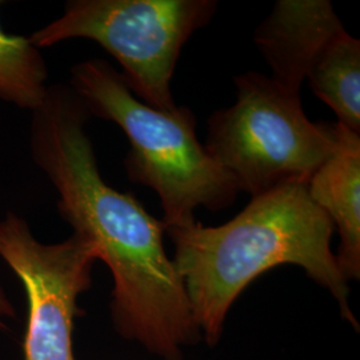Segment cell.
I'll return each instance as SVG.
<instances>
[{"label":"cell","mask_w":360,"mask_h":360,"mask_svg":"<svg viewBox=\"0 0 360 360\" xmlns=\"http://www.w3.org/2000/svg\"><path fill=\"white\" fill-rule=\"evenodd\" d=\"M90 116L70 86H50L32 111L31 158L58 193L60 217L112 274L116 331L159 359L183 360L202 335L165 248L166 226L104 181L86 129Z\"/></svg>","instance_id":"cell-1"},{"label":"cell","mask_w":360,"mask_h":360,"mask_svg":"<svg viewBox=\"0 0 360 360\" xmlns=\"http://www.w3.org/2000/svg\"><path fill=\"white\" fill-rule=\"evenodd\" d=\"M334 224L309 198V183H288L251 198L235 218L218 227L193 220L172 226L174 264L193 319L208 346H217L233 302L257 276L283 264L303 269L326 288L356 331L349 287L331 250Z\"/></svg>","instance_id":"cell-2"},{"label":"cell","mask_w":360,"mask_h":360,"mask_svg":"<svg viewBox=\"0 0 360 360\" xmlns=\"http://www.w3.org/2000/svg\"><path fill=\"white\" fill-rule=\"evenodd\" d=\"M70 87L90 115L123 129L129 142L124 159L129 179L158 193L166 229L191 223L199 207L220 211L235 202L238 184L199 142L190 108L160 111L143 103L123 75L102 59L74 65Z\"/></svg>","instance_id":"cell-3"},{"label":"cell","mask_w":360,"mask_h":360,"mask_svg":"<svg viewBox=\"0 0 360 360\" xmlns=\"http://www.w3.org/2000/svg\"><path fill=\"white\" fill-rule=\"evenodd\" d=\"M236 102L208 119L207 153L251 198L309 183L333 153L335 124L312 123L300 92L248 71L235 77Z\"/></svg>","instance_id":"cell-4"},{"label":"cell","mask_w":360,"mask_h":360,"mask_svg":"<svg viewBox=\"0 0 360 360\" xmlns=\"http://www.w3.org/2000/svg\"><path fill=\"white\" fill-rule=\"evenodd\" d=\"M217 0H70L63 13L30 40L47 49L89 39L117 63L131 92L143 103L174 111L171 92L180 51L217 13Z\"/></svg>","instance_id":"cell-5"},{"label":"cell","mask_w":360,"mask_h":360,"mask_svg":"<svg viewBox=\"0 0 360 360\" xmlns=\"http://www.w3.org/2000/svg\"><path fill=\"white\" fill-rule=\"evenodd\" d=\"M0 257L26 291L23 359L75 360L77 300L92 284L94 247L74 232L63 242L43 243L26 219L7 211L0 219Z\"/></svg>","instance_id":"cell-6"},{"label":"cell","mask_w":360,"mask_h":360,"mask_svg":"<svg viewBox=\"0 0 360 360\" xmlns=\"http://www.w3.org/2000/svg\"><path fill=\"white\" fill-rule=\"evenodd\" d=\"M343 31L328 0H279L254 40L272 70L271 77L300 92L309 67Z\"/></svg>","instance_id":"cell-7"},{"label":"cell","mask_w":360,"mask_h":360,"mask_svg":"<svg viewBox=\"0 0 360 360\" xmlns=\"http://www.w3.org/2000/svg\"><path fill=\"white\" fill-rule=\"evenodd\" d=\"M309 193L339 232L335 257L343 276L359 281L360 134L335 124L334 150L311 176Z\"/></svg>","instance_id":"cell-8"},{"label":"cell","mask_w":360,"mask_h":360,"mask_svg":"<svg viewBox=\"0 0 360 360\" xmlns=\"http://www.w3.org/2000/svg\"><path fill=\"white\" fill-rule=\"evenodd\" d=\"M312 92L334 111L339 124L360 134V41L343 31L309 67Z\"/></svg>","instance_id":"cell-9"},{"label":"cell","mask_w":360,"mask_h":360,"mask_svg":"<svg viewBox=\"0 0 360 360\" xmlns=\"http://www.w3.org/2000/svg\"><path fill=\"white\" fill-rule=\"evenodd\" d=\"M47 80L49 68L40 49L0 25V101L32 112L47 96Z\"/></svg>","instance_id":"cell-10"},{"label":"cell","mask_w":360,"mask_h":360,"mask_svg":"<svg viewBox=\"0 0 360 360\" xmlns=\"http://www.w3.org/2000/svg\"><path fill=\"white\" fill-rule=\"evenodd\" d=\"M10 318L11 319L16 318V309L0 284V330H4L7 327L6 319H10Z\"/></svg>","instance_id":"cell-11"}]
</instances>
